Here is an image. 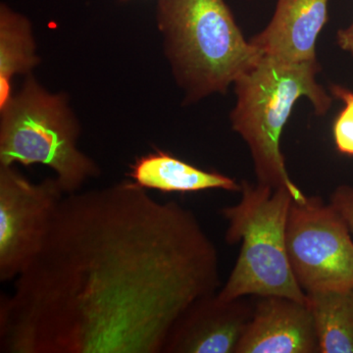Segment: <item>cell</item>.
I'll list each match as a JSON object with an SVG mask.
<instances>
[{"label":"cell","instance_id":"cell-1","mask_svg":"<svg viewBox=\"0 0 353 353\" xmlns=\"http://www.w3.org/2000/svg\"><path fill=\"white\" fill-rule=\"evenodd\" d=\"M196 216L132 181L66 194L41 252L0 301L4 353H162L192 304L218 292Z\"/></svg>","mask_w":353,"mask_h":353},{"label":"cell","instance_id":"cell-2","mask_svg":"<svg viewBox=\"0 0 353 353\" xmlns=\"http://www.w3.org/2000/svg\"><path fill=\"white\" fill-rule=\"evenodd\" d=\"M320 69L318 60L292 63L261 57L234 83L236 101L230 121L248 146L257 183L285 188L296 201L306 196L290 179L281 139L299 99H307L318 116L331 108L333 97L317 82Z\"/></svg>","mask_w":353,"mask_h":353},{"label":"cell","instance_id":"cell-3","mask_svg":"<svg viewBox=\"0 0 353 353\" xmlns=\"http://www.w3.org/2000/svg\"><path fill=\"white\" fill-rule=\"evenodd\" d=\"M157 22L185 104L226 94L262 57L225 0H158Z\"/></svg>","mask_w":353,"mask_h":353},{"label":"cell","instance_id":"cell-4","mask_svg":"<svg viewBox=\"0 0 353 353\" xmlns=\"http://www.w3.org/2000/svg\"><path fill=\"white\" fill-rule=\"evenodd\" d=\"M81 125L68 95L52 94L32 73L0 109V166H48L65 194L80 192L101 171L78 148Z\"/></svg>","mask_w":353,"mask_h":353},{"label":"cell","instance_id":"cell-5","mask_svg":"<svg viewBox=\"0 0 353 353\" xmlns=\"http://www.w3.org/2000/svg\"><path fill=\"white\" fill-rule=\"evenodd\" d=\"M240 202L221 209L227 220L225 239L241 243L238 259L226 284L217 292L223 299L280 296L306 303L307 296L292 274L285 230L294 201L285 188L241 183Z\"/></svg>","mask_w":353,"mask_h":353},{"label":"cell","instance_id":"cell-6","mask_svg":"<svg viewBox=\"0 0 353 353\" xmlns=\"http://www.w3.org/2000/svg\"><path fill=\"white\" fill-rule=\"evenodd\" d=\"M292 274L305 294L353 287V241L347 221L321 197L292 201L285 230Z\"/></svg>","mask_w":353,"mask_h":353},{"label":"cell","instance_id":"cell-7","mask_svg":"<svg viewBox=\"0 0 353 353\" xmlns=\"http://www.w3.org/2000/svg\"><path fill=\"white\" fill-rule=\"evenodd\" d=\"M66 196L57 178L34 183L15 166H0V281L16 280L41 252Z\"/></svg>","mask_w":353,"mask_h":353},{"label":"cell","instance_id":"cell-8","mask_svg":"<svg viewBox=\"0 0 353 353\" xmlns=\"http://www.w3.org/2000/svg\"><path fill=\"white\" fill-rule=\"evenodd\" d=\"M246 297L199 299L175 323L162 353H236L254 308Z\"/></svg>","mask_w":353,"mask_h":353},{"label":"cell","instance_id":"cell-9","mask_svg":"<svg viewBox=\"0 0 353 353\" xmlns=\"http://www.w3.org/2000/svg\"><path fill=\"white\" fill-rule=\"evenodd\" d=\"M320 353L307 301L259 296L236 353Z\"/></svg>","mask_w":353,"mask_h":353},{"label":"cell","instance_id":"cell-10","mask_svg":"<svg viewBox=\"0 0 353 353\" xmlns=\"http://www.w3.org/2000/svg\"><path fill=\"white\" fill-rule=\"evenodd\" d=\"M329 0H278L266 28L250 39L262 57L317 61L316 43L328 22Z\"/></svg>","mask_w":353,"mask_h":353},{"label":"cell","instance_id":"cell-11","mask_svg":"<svg viewBox=\"0 0 353 353\" xmlns=\"http://www.w3.org/2000/svg\"><path fill=\"white\" fill-rule=\"evenodd\" d=\"M128 176L139 188L165 194H194L210 190L231 192L241 190V183L231 176L203 170L160 150L136 158L134 163L130 165Z\"/></svg>","mask_w":353,"mask_h":353},{"label":"cell","instance_id":"cell-12","mask_svg":"<svg viewBox=\"0 0 353 353\" xmlns=\"http://www.w3.org/2000/svg\"><path fill=\"white\" fill-rule=\"evenodd\" d=\"M41 63L31 22L6 3L0 6V109L13 97V79Z\"/></svg>","mask_w":353,"mask_h":353},{"label":"cell","instance_id":"cell-13","mask_svg":"<svg viewBox=\"0 0 353 353\" xmlns=\"http://www.w3.org/2000/svg\"><path fill=\"white\" fill-rule=\"evenodd\" d=\"M320 353H353V287L308 292Z\"/></svg>","mask_w":353,"mask_h":353},{"label":"cell","instance_id":"cell-14","mask_svg":"<svg viewBox=\"0 0 353 353\" xmlns=\"http://www.w3.org/2000/svg\"><path fill=\"white\" fill-rule=\"evenodd\" d=\"M330 92L334 99L345 103L333 125V136L336 150L353 157V90L340 85H332Z\"/></svg>","mask_w":353,"mask_h":353},{"label":"cell","instance_id":"cell-15","mask_svg":"<svg viewBox=\"0 0 353 353\" xmlns=\"http://www.w3.org/2000/svg\"><path fill=\"white\" fill-rule=\"evenodd\" d=\"M332 204L347 221L353 234V187L343 185L336 188L331 196Z\"/></svg>","mask_w":353,"mask_h":353},{"label":"cell","instance_id":"cell-16","mask_svg":"<svg viewBox=\"0 0 353 353\" xmlns=\"http://www.w3.org/2000/svg\"><path fill=\"white\" fill-rule=\"evenodd\" d=\"M339 46L353 57V22L345 29H341L336 34Z\"/></svg>","mask_w":353,"mask_h":353},{"label":"cell","instance_id":"cell-17","mask_svg":"<svg viewBox=\"0 0 353 353\" xmlns=\"http://www.w3.org/2000/svg\"><path fill=\"white\" fill-rule=\"evenodd\" d=\"M122 1H127V0H122Z\"/></svg>","mask_w":353,"mask_h":353}]
</instances>
